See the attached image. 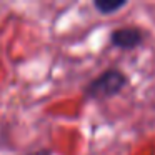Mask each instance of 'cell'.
I'll return each mask as SVG.
<instances>
[{
	"mask_svg": "<svg viewBox=\"0 0 155 155\" xmlns=\"http://www.w3.org/2000/svg\"><path fill=\"white\" fill-rule=\"evenodd\" d=\"M127 77L118 68H108L90 80L84 88V95L88 100H105L117 95L127 85Z\"/></svg>",
	"mask_w": 155,
	"mask_h": 155,
	"instance_id": "cell-1",
	"label": "cell"
},
{
	"mask_svg": "<svg viewBox=\"0 0 155 155\" xmlns=\"http://www.w3.org/2000/svg\"><path fill=\"white\" fill-rule=\"evenodd\" d=\"M110 44L120 50H132L143 44V30L138 27H120L110 34Z\"/></svg>",
	"mask_w": 155,
	"mask_h": 155,
	"instance_id": "cell-2",
	"label": "cell"
},
{
	"mask_svg": "<svg viewBox=\"0 0 155 155\" xmlns=\"http://www.w3.org/2000/svg\"><path fill=\"white\" fill-rule=\"evenodd\" d=\"M127 5L125 0H95L94 7L100 12L102 15H110L118 12L120 8H124Z\"/></svg>",
	"mask_w": 155,
	"mask_h": 155,
	"instance_id": "cell-3",
	"label": "cell"
},
{
	"mask_svg": "<svg viewBox=\"0 0 155 155\" xmlns=\"http://www.w3.org/2000/svg\"><path fill=\"white\" fill-rule=\"evenodd\" d=\"M24 155H54L50 148H37V150H32V152H27Z\"/></svg>",
	"mask_w": 155,
	"mask_h": 155,
	"instance_id": "cell-4",
	"label": "cell"
}]
</instances>
